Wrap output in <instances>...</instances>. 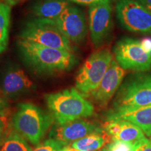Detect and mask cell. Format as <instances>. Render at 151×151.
<instances>
[{
  "instance_id": "cell-1",
  "label": "cell",
  "mask_w": 151,
  "mask_h": 151,
  "mask_svg": "<svg viewBox=\"0 0 151 151\" xmlns=\"http://www.w3.org/2000/svg\"><path fill=\"white\" fill-rule=\"evenodd\" d=\"M18 49L22 59L39 73H53L71 69L77 60L73 52L47 47L19 39Z\"/></svg>"
},
{
  "instance_id": "cell-2",
  "label": "cell",
  "mask_w": 151,
  "mask_h": 151,
  "mask_svg": "<svg viewBox=\"0 0 151 151\" xmlns=\"http://www.w3.org/2000/svg\"><path fill=\"white\" fill-rule=\"evenodd\" d=\"M45 100L57 124L91 116L94 106L74 88L46 94Z\"/></svg>"
},
{
  "instance_id": "cell-3",
  "label": "cell",
  "mask_w": 151,
  "mask_h": 151,
  "mask_svg": "<svg viewBox=\"0 0 151 151\" xmlns=\"http://www.w3.org/2000/svg\"><path fill=\"white\" fill-rule=\"evenodd\" d=\"M151 105V73L130 77L120 87L107 118Z\"/></svg>"
},
{
  "instance_id": "cell-4",
  "label": "cell",
  "mask_w": 151,
  "mask_h": 151,
  "mask_svg": "<svg viewBox=\"0 0 151 151\" xmlns=\"http://www.w3.org/2000/svg\"><path fill=\"white\" fill-rule=\"evenodd\" d=\"M51 114L30 103L20 104L11 120L13 129L33 145H39L53 123Z\"/></svg>"
},
{
  "instance_id": "cell-5",
  "label": "cell",
  "mask_w": 151,
  "mask_h": 151,
  "mask_svg": "<svg viewBox=\"0 0 151 151\" xmlns=\"http://www.w3.org/2000/svg\"><path fill=\"white\" fill-rule=\"evenodd\" d=\"M115 59L122 68L139 72L151 69V39H120L113 48Z\"/></svg>"
},
{
  "instance_id": "cell-6",
  "label": "cell",
  "mask_w": 151,
  "mask_h": 151,
  "mask_svg": "<svg viewBox=\"0 0 151 151\" xmlns=\"http://www.w3.org/2000/svg\"><path fill=\"white\" fill-rule=\"evenodd\" d=\"M20 39L73 52L71 41L62 32L53 20L37 18L29 20L20 32Z\"/></svg>"
},
{
  "instance_id": "cell-7",
  "label": "cell",
  "mask_w": 151,
  "mask_h": 151,
  "mask_svg": "<svg viewBox=\"0 0 151 151\" xmlns=\"http://www.w3.org/2000/svg\"><path fill=\"white\" fill-rule=\"evenodd\" d=\"M113 60L108 49L97 50L90 55L79 69L75 86L83 95H89L99 86Z\"/></svg>"
},
{
  "instance_id": "cell-8",
  "label": "cell",
  "mask_w": 151,
  "mask_h": 151,
  "mask_svg": "<svg viewBox=\"0 0 151 151\" xmlns=\"http://www.w3.org/2000/svg\"><path fill=\"white\" fill-rule=\"evenodd\" d=\"M117 18L124 29L151 35V11L138 0H118Z\"/></svg>"
},
{
  "instance_id": "cell-9",
  "label": "cell",
  "mask_w": 151,
  "mask_h": 151,
  "mask_svg": "<svg viewBox=\"0 0 151 151\" xmlns=\"http://www.w3.org/2000/svg\"><path fill=\"white\" fill-rule=\"evenodd\" d=\"M113 27L111 1L90 6L89 29L94 47H99L110 35Z\"/></svg>"
},
{
  "instance_id": "cell-10",
  "label": "cell",
  "mask_w": 151,
  "mask_h": 151,
  "mask_svg": "<svg viewBox=\"0 0 151 151\" xmlns=\"http://www.w3.org/2000/svg\"><path fill=\"white\" fill-rule=\"evenodd\" d=\"M103 132L97 124L80 118L64 124H56L50 132V137L67 146L91 134Z\"/></svg>"
},
{
  "instance_id": "cell-11",
  "label": "cell",
  "mask_w": 151,
  "mask_h": 151,
  "mask_svg": "<svg viewBox=\"0 0 151 151\" xmlns=\"http://www.w3.org/2000/svg\"><path fill=\"white\" fill-rule=\"evenodd\" d=\"M53 20L71 42L79 43L86 38L87 35L86 17L83 12L77 7L69 5Z\"/></svg>"
},
{
  "instance_id": "cell-12",
  "label": "cell",
  "mask_w": 151,
  "mask_h": 151,
  "mask_svg": "<svg viewBox=\"0 0 151 151\" xmlns=\"http://www.w3.org/2000/svg\"><path fill=\"white\" fill-rule=\"evenodd\" d=\"M124 75V69L113 60L99 86L92 92L94 100L101 105L107 104L121 85Z\"/></svg>"
},
{
  "instance_id": "cell-13",
  "label": "cell",
  "mask_w": 151,
  "mask_h": 151,
  "mask_svg": "<svg viewBox=\"0 0 151 151\" xmlns=\"http://www.w3.org/2000/svg\"><path fill=\"white\" fill-rule=\"evenodd\" d=\"M33 82L19 67H11L1 78L0 88L5 97L14 98L32 89Z\"/></svg>"
},
{
  "instance_id": "cell-14",
  "label": "cell",
  "mask_w": 151,
  "mask_h": 151,
  "mask_svg": "<svg viewBox=\"0 0 151 151\" xmlns=\"http://www.w3.org/2000/svg\"><path fill=\"white\" fill-rule=\"evenodd\" d=\"M104 130L112 140L136 143L145 138V133L139 126L124 120H108Z\"/></svg>"
},
{
  "instance_id": "cell-15",
  "label": "cell",
  "mask_w": 151,
  "mask_h": 151,
  "mask_svg": "<svg viewBox=\"0 0 151 151\" xmlns=\"http://www.w3.org/2000/svg\"><path fill=\"white\" fill-rule=\"evenodd\" d=\"M69 5L67 0H42L33 6L32 12L37 18L55 20Z\"/></svg>"
},
{
  "instance_id": "cell-16",
  "label": "cell",
  "mask_w": 151,
  "mask_h": 151,
  "mask_svg": "<svg viewBox=\"0 0 151 151\" xmlns=\"http://www.w3.org/2000/svg\"><path fill=\"white\" fill-rule=\"evenodd\" d=\"M124 120L139 126L145 134L151 135V105L137 110L107 118V120Z\"/></svg>"
},
{
  "instance_id": "cell-17",
  "label": "cell",
  "mask_w": 151,
  "mask_h": 151,
  "mask_svg": "<svg viewBox=\"0 0 151 151\" xmlns=\"http://www.w3.org/2000/svg\"><path fill=\"white\" fill-rule=\"evenodd\" d=\"M104 132L93 133L71 143V146L81 151H97L109 143V137Z\"/></svg>"
},
{
  "instance_id": "cell-18",
  "label": "cell",
  "mask_w": 151,
  "mask_h": 151,
  "mask_svg": "<svg viewBox=\"0 0 151 151\" xmlns=\"http://www.w3.org/2000/svg\"><path fill=\"white\" fill-rule=\"evenodd\" d=\"M11 18V5L0 2V53L6 49Z\"/></svg>"
},
{
  "instance_id": "cell-19",
  "label": "cell",
  "mask_w": 151,
  "mask_h": 151,
  "mask_svg": "<svg viewBox=\"0 0 151 151\" xmlns=\"http://www.w3.org/2000/svg\"><path fill=\"white\" fill-rule=\"evenodd\" d=\"M32 150L25 139L14 129L10 130L0 148V151H32Z\"/></svg>"
},
{
  "instance_id": "cell-20",
  "label": "cell",
  "mask_w": 151,
  "mask_h": 151,
  "mask_svg": "<svg viewBox=\"0 0 151 151\" xmlns=\"http://www.w3.org/2000/svg\"><path fill=\"white\" fill-rule=\"evenodd\" d=\"M135 143L112 140L105 145L101 151H134Z\"/></svg>"
},
{
  "instance_id": "cell-21",
  "label": "cell",
  "mask_w": 151,
  "mask_h": 151,
  "mask_svg": "<svg viewBox=\"0 0 151 151\" xmlns=\"http://www.w3.org/2000/svg\"><path fill=\"white\" fill-rule=\"evenodd\" d=\"M65 146L53 139H49L41 144H39L32 151H62Z\"/></svg>"
},
{
  "instance_id": "cell-22",
  "label": "cell",
  "mask_w": 151,
  "mask_h": 151,
  "mask_svg": "<svg viewBox=\"0 0 151 151\" xmlns=\"http://www.w3.org/2000/svg\"><path fill=\"white\" fill-rule=\"evenodd\" d=\"M9 125L6 116L2 113H0V148L2 146L7 136L9 133Z\"/></svg>"
},
{
  "instance_id": "cell-23",
  "label": "cell",
  "mask_w": 151,
  "mask_h": 151,
  "mask_svg": "<svg viewBox=\"0 0 151 151\" xmlns=\"http://www.w3.org/2000/svg\"><path fill=\"white\" fill-rule=\"evenodd\" d=\"M134 151H151V139L145 137L136 142Z\"/></svg>"
},
{
  "instance_id": "cell-24",
  "label": "cell",
  "mask_w": 151,
  "mask_h": 151,
  "mask_svg": "<svg viewBox=\"0 0 151 151\" xmlns=\"http://www.w3.org/2000/svg\"><path fill=\"white\" fill-rule=\"evenodd\" d=\"M69 1L79 4L88 5L90 6L95 4L103 2V1H111L113 0H69Z\"/></svg>"
},
{
  "instance_id": "cell-25",
  "label": "cell",
  "mask_w": 151,
  "mask_h": 151,
  "mask_svg": "<svg viewBox=\"0 0 151 151\" xmlns=\"http://www.w3.org/2000/svg\"><path fill=\"white\" fill-rule=\"evenodd\" d=\"M146 7L149 11H151V0H138Z\"/></svg>"
},
{
  "instance_id": "cell-26",
  "label": "cell",
  "mask_w": 151,
  "mask_h": 151,
  "mask_svg": "<svg viewBox=\"0 0 151 151\" xmlns=\"http://www.w3.org/2000/svg\"><path fill=\"white\" fill-rule=\"evenodd\" d=\"M6 107V102L5 100L0 96V113H1L3 110H4Z\"/></svg>"
},
{
  "instance_id": "cell-27",
  "label": "cell",
  "mask_w": 151,
  "mask_h": 151,
  "mask_svg": "<svg viewBox=\"0 0 151 151\" xmlns=\"http://www.w3.org/2000/svg\"><path fill=\"white\" fill-rule=\"evenodd\" d=\"M19 1H20V0H6V3L9 4H10V5L16 4L17 2H18Z\"/></svg>"
}]
</instances>
